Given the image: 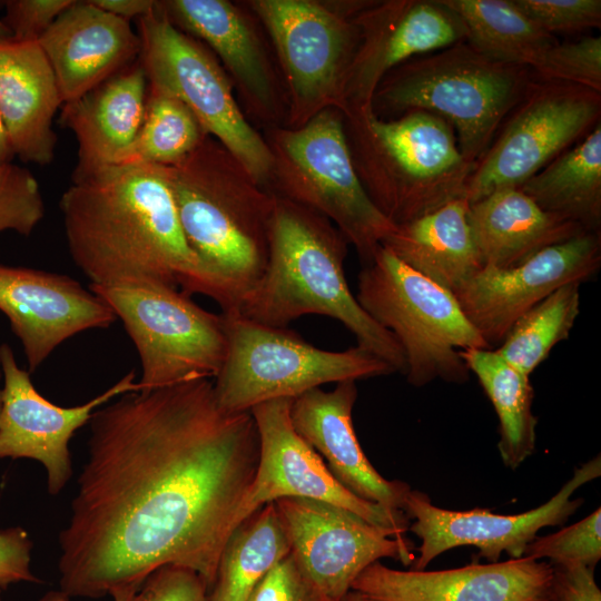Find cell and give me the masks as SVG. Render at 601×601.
<instances>
[{
	"instance_id": "8d00e7d4",
	"label": "cell",
	"mask_w": 601,
	"mask_h": 601,
	"mask_svg": "<svg viewBox=\"0 0 601 601\" xmlns=\"http://www.w3.org/2000/svg\"><path fill=\"white\" fill-rule=\"evenodd\" d=\"M45 216L40 186L27 168L0 165V233L30 236Z\"/></svg>"
},
{
	"instance_id": "5bb4252c",
	"label": "cell",
	"mask_w": 601,
	"mask_h": 601,
	"mask_svg": "<svg viewBox=\"0 0 601 601\" xmlns=\"http://www.w3.org/2000/svg\"><path fill=\"white\" fill-rule=\"evenodd\" d=\"M601 474L600 455L575 469L573 476L546 503L520 514H495L487 509L451 511L435 506L424 492L411 490L403 508L412 523L408 530L421 539L412 570H425L436 556L453 548L473 545L489 563L502 552L523 556L526 545L546 526L562 525L581 506L571 499L581 485Z\"/></svg>"
},
{
	"instance_id": "f546056e",
	"label": "cell",
	"mask_w": 601,
	"mask_h": 601,
	"mask_svg": "<svg viewBox=\"0 0 601 601\" xmlns=\"http://www.w3.org/2000/svg\"><path fill=\"white\" fill-rule=\"evenodd\" d=\"M460 355L491 401L497 418V449L503 463L515 470L535 449L538 420L532 412L534 391L529 376L494 349L467 348Z\"/></svg>"
},
{
	"instance_id": "3957f363",
	"label": "cell",
	"mask_w": 601,
	"mask_h": 601,
	"mask_svg": "<svg viewBox=\"0 0 601 601\" xmlns=\"http://www.w3.org/2000/svg\"><path fill=\"white\" fill-rule=\"evenodd\" d=\"M346 244L323 215L275 197L267 266L237 312L272 327H287L307 314L332 317L355 336L357 346L404 374L398 342L368 316L348 287Z\"/></svg>"
},
{
	"instance_id": "ee69618b",
	"label": "cell",
	"mask_w": 601,
	"mask_h": 601,
	"mask_svg": "<svg viewBox=\"0 0 601 601\" xmlns=\"http://www.w3.org/2000/svg\"><path fill=\"white\" fill-rule=\"evenodd\" d=\"M90 2L127 21L146 16L157 6V1L152 0H90Z\"/></svg>"
},
{
	"instance_id": "cb8c5ba5",
	"label": "cell",
	"mask_w": 601,
	"mask_h": 601,
	"mask_svg": "<svg viewBox=\"0 0 601 601\" xmlns=\"http://www.w3.org/2000/svg\"><path fill=\"white\" fill-rule=\"evenodd\" d=\"M60 106L53 70L38 41L1 38L0 114L14 156L41 166L52 161V120Z\"/></svg>"
},
{
	"instance_id": "4fadbf2b",
	"label": "cell",
	"mask_w": 601,
	"mask_h": 601,
	"mask_svg": "<svg viewBox=\"0 0 601 601\" xmlns=\"http://www.w3.org/2000/svg\"><path fill=\"white\" fill-rule=\"evenodd\" d=\"M290 402L273 400L250 410L258 432L259 456L236 528L264 504L283 497H302L348 510L403 539L410 525L404 511H391L365 501L339 483L319 454L295 431Z\"/></svg>"
},
{
	"instance_id": "8fae6325",
	"label": "cell",
	"mask_w": 601,
	"mask_h": 601,
	"mask_svg": "<svg viewBox=\"0 0 601 601\" xmlns=\"http://www.w3.org/2000/svg\"><path fill=\"white\" fill-rule=\"evenodd\" d=\"M601 93L584 87L532 81L470 178L466 199L475 203L530 177L585 137L599 122Z\"/></svg>"
},
{
	"instance_id": "ba28073f",
	"label": "cell",
	"mask_w": 601,
	"mask_h": 601,
	"mask_svg": "<svg viewBox=\"0 0 601 601\" xmlns=\"http://www.w3.org/2000/svg\"><path fill=\"white\" fill-rule=\"evenodd\" d=\"M221 315L227 349L213 385L216 401L226 412H250L258 404L293 400L327 383L394 373L359 346L342 352L322 349L287 327L267 326L238 312Z\"/></svg>"
},
{
	"instance_id": "1f68e13d",
	"label": "cell",
	"mask_w": 601,
	"mask_h": 601,
	"mask_svg": "<svg viewBox=\"0 0 601 601\" xmlns=\"http://www.w3.org/2000/svg\"><path fill=\"white\" fill-rule=\"evenodd\" d=\"M462 20L465 41L485 57L532 69L558 40L512 0H443Z\"/></svg>"
},
{
	"instance_id": "ffe728a7",
	"label": "cell",
	"mask_w": 601,
	"mask_h": 601,
	"mask_svg": "<svg viewBox=\"0 0 601 601\" xmlns=\"http://www.w3.org/2000/svg\"><path fill=\"white\" fill-rule=\"evenodd\" d=\"M552 565L529 558L446 570L368 565L351 590L376 601H549Z\"/></svg>"
},
{
	"instance_id": "b9f144b4",
	"label": "cell",
	"mask_w": 601,
	"mask_h": 601,
	"mask_svg": "<svg viewBox=\"0 0 601 601\" xmlns=\"http://www.w3.org/2000/svg\"><path fill=\"white\" fill-rule=\"evenodd\" d=\"M32 542L20 526L0 531V589L18 582H41L30 570Z\"/></svg>"
},
{
	"instance_id": "9a60e30c",
	"label": "cell",
	"mask_w": 601,
	"mask_h": 601,
	"mask_svg": "<svg viewBox=\"0 0 601 601\" xmlns=\"http://www.w3.org/2000/svg\"><path fill=\"white\" fill-rule=\"evenodd\" d=\"M274 503L290 552L329 601H343L354 580L380 559L392 558L404 565L415 560L408 540L398 539L348 510L302 497H283Z\"/></svg>"
},
{
	"instance_id": "603a6c76",
	"label": "cell",
	"mask_w": 601,
	"mask_h": 601,
	"mask_svg": "<svg viewBox=\"0 0 601 601\" xmlns=\"http://www.w3.org/2000/svg\"><path fill=\"white\" fill-rule=\"evenodd\" d=\"M359 24L365 41L347 77L357 110L372 107L374 90L385 72L466 37L462 20L443 0L390 2L364 14Z\"/></svg>"
},
{
	"instance_id": "4dcf8cb0",
	"label": "cell",
	"mask_w": 601,
	"mask_h": 601,
	"mask_svg": "<svg viewBox=\"0 0 601 601\" xmlns=\"http://www.w3.org/2000/svg\"><path fill=\"white\" fill-rule=\"evenodd\" d=\"M290 551L276 504H264L228 538L208 601H247L260 579Z\"/></svg>"
},
{
	"instance_id": "74e56055",
	"label": "cell",
	"mask_w": 601,
	"mask_h": 601,
	"mask_svg": "<svg viewBox=\"0 0 601 601\" xmlns=\"http://www.w3.org/2000/svg\"><path fill=\"white\" fill-rule=\"evenodd\" d=\"M546 32L573 33L601 26L600 0H512Z\"/></svg>"
},
{
	"instance_id": "c3c4849f",
	"label": "cell",
	"mask_w": 601,
	"mask_h": 601,
	"mask_svg": "<svg viewBox=\"0 0 601 601\" xmlns=\"http://www.w3.org/2000/svg\"><path fill=\"white\" fill-rule=\"evenodd\" d=\"M10 33L6 26L3 24L2 20L0 19V39L1 38H9Z\"/></svg>"
},
{
	"instance_id": "681fc988",
	"label": "cell",
	"mask_w": 601,
	"mask_h": 601,
	"mask_svg": "<svg viewBox=\"0 0 601 601\" xmlns=\"http://www.w3.org/2000/svg\"><path fill=\"white\" fill-rule=\"evenodd\" d=\"M2 380V371H1V365H0V382ZM1 407H2V387L0 386V413H1Z\"/></svg>"
},
{
	"instance_id": "60d3db41",
	"label": "cell",
	"mask_w": 601,
	"mask_h": 601,
	"mask_svg": "<svg viewBox=\"0 0 601 601\" xmlns=\"http://www.w3.org/2000/svg\"><path fill=\"white\" fill-rule=\"evenodd\" d=\"M75 0H7L2 20L10 38L38 41Z\"/></svg>"
},
{
	"instance_id": "836d02e7",
	"label": "cell",
	"mask_w": 601,
	"mask_h": 601,
	"mask_svg": "<svg viewBox=\"0 0 601 601\" xmlns=\"http://www.w3.org/2000/svg\"><path fill=\"white\" fill-rule=\"evenodd\" d=\"M580 285H563L529 309L494 351L530 376L559 342L569 338L580 314Z\"/></svg>"
},
{
	"instance_id": "5b68a950",
	"label": "cell",
	"mask_w": 601,
	"mask_h": 601,
	"mask_svg": "<svg viewBox=\"0 0 601 601\" xmlns=\"http://www.w3.org/2000/svg\"><path fill=\"white\" fill-rule=\"evenodd\" d=\"M532 81L529 67L495 61L462 40L406 63L377 98L394 110L445 119L457 132L463 157L476 164Z\"/></svg>"
},
{
	"instance_id": "484cf974",
	"label": "cell",
	"mask_w": 601,
	"mask_h": 601,
	"mask_svg": "<svg viewBox=\"0 0 601 601\" xmlns=\"http://www.w3.org/2000/svg\"><path fill=\"white\" fill-rule=\"evenodd\" d=\"M467 219L483 267L508 268L585 229L543 210L520 188H503L469 205ZM589 231V230H588Z\"/></svg>"
},
{
	"instance_id": "7c38bea8",
	"label": "cell",
	"mask_w": 601,
	"mask_h": 601,
	"mask_svg": "<svg viewBox=\"0 0 601 601\" xmlns=\"http://www.w3.org/2000/svg\"><path fill=\"white\" fill-rule=\"evenodd\" d=\"M280 148L292 171V201L333 219L367 265L396 225L367 194L336 112L322 110L302 128L286 131Z\"/></svg>"
},
{
	"instance_id": "bcb514c9",
	"label": "cell",
	"mask_w": 601,
	"mask_h": 601,
	"mask_svg": "<svg viewBox=\"0 0 601 601\" xmlns=\"http://www.w3.org/2000/svg\"><path fill=\"white\" fill-rule=\"evenodd\" d=\"M7 129L0 114V165L9 164L14 158Z\"/></svg>"
},
{
	"instance_id": "d6986e66",
	"label": "cell",
	"mask_w": 601,
	"mask_h": 601,
	"mask_svg": "<svg viewBox=\"0 0 601 601\" xmlns=\"http://www.w3.org/2000/svg\"><path fill=\"white\" fill-rule=\"evenodd\" d=\"M297 104L314 107L347 80L354 29L338 14L304 0H257Z\"/></svg>"
},
{
	"instance_id": "f1b7e54d",
	"label": "cell",
	"mask_w": 601,
	"mask_h": 601,
	"mask_svg": "<svg viewBox=\"0 0 601 601\" xmlns=\"http://www.w3.org/2000/svg\"><path fill=\"white\" fill-rule=\"evenodd\" d=\"M543 210L585 230L601 223V124L519 187Z\"/></svg>"
},
{
	"instance_id": "e575fe53",
	"label": "cell",
	"mask_w": 601,
	"mask_h": 601,
	"mask_svg": "<svg viewBox=\"0 0 601 601\" xmlns=\"http://www.w3.org/2000/svg\"><path fill=\"white\" fill-rule=\"evenodd\" d=\"M523 558L549 559L551 565L583 564L595 568L601 559V509L561 531L535 536Z\"/></svg>"
},
{
	"instance_id": "7bdbcfd3",
	"label": "cell",
	"mask_w": 601,
	"mask_h": 601,
	"mask_svg": "<svg viewBox=\"0 0 601 601\" xmlns=\"http://www.w3.org/2000/svg\"><path fill=\"white\" fill-rule=\"evenodd\" d=\"M549 601H601L594 568L583 564L552 565Z\"/></svg>"
},
{
	"instance_id": "ac0fdd59",
	"label": "cell",
	"mask_w": 601,
	"mask_h": 601,
	"mask_svg": "<svg viewBox=\"0 0 601 601\" xmlns=\"http://www.w3.org/2000/svg\"><path fill=\"white\" fill-rule=\"evenodd\" d=\"M0 311L21 343L30 373L65 341L117 321L100 297L72 277L1 263Z\"/></svg>"
},
{
	"instance_id": "83f0119b",
	"label": "cell",
	"mask_w": 601,
	"mask_h": 601,
	"mask_svg": "<svg viewBox=\"0 0 601 601\" xmlns=\"http://www.w3.org/2000/svg\"><path fill=\"white\" fill-rule=\"evenodd\" d=\"M159 3L175 27L204 40L258 100L265 104L270 98V75L259 41L231 3L224 0Z\"/></svg>"
},
{
	"instance_id": "e0dca14e",
	"label": "cell",
	"mask_w": 601,
	"mask_h": 601,
	"mask_svg": "<svg viewBox=\"0 0 601 601\" xmlns=\"http://www.w3.org/2000/svg\"><path fill=\"white\" fill-rule=\"evenodd\" d=\"M2 407L0 413V459H31L47 473L51 495L69 482L72 467L69 442L75 432L89 423L92 413L111 400L139 391L136 373L130 371L104 393L71 407L56 405L35 387L30 372L22 370L11 347L0 345Z\"/></svg>"
},
{
	"instance_id": "7dc6e473",
	"label": "cell",
	"mask_w": 601,
	"mask_h": 601,
	"mask_svg": "<svg viewBox=\"0 0 601 601\" xmlns=\"http://www.w3.org/2000/svg\"><path fill=\"white\" fill-rule=\"evenodd\" d=\"M343 601H376L361 592L351 590L347 592V594L344 597Z\"/></svg>"
},
{
	"instance_id": "7a4b0ae2",
	"label": "cell",
	"mask_w": 601,
	"mask_h": 601,
	"mask_svg": "<svg viewBox=\"0 0 601 601\" xmlns=\"http://www.w3.org/2000/svg\"><path fill=\"white\" fill-rule=\"evenodd\" d=\"M60 209L69 254L90 285H165L221 308L219 286L185 238L162 166L108 165L72 175Z\"/></svg>"
},
{
	"instance_id": "d6a6232c",
	"label": "cell",
	"mask_w": 601,
	"mask_h": 601,
	"mask_svg": "<svg viewBox=\"0 0 601 601\" xmlns=\"http://www.w3.org/2000/svg\"><path fill=\"white\" fill-rule=\"evenodd\" d=\"M206 136L184 102L149 87L140 129L112 165L171 167L185 160Z\"/></svg>"
},
{
	"instance_id": "d4e9b609",
	"label": "cell",
	"mask_w": 601,
	"mask_h": 601,
	"mask_svg": "<svg viewBox=\"0 0 601 601\" xmlns=\"http://www.w3.org/2000/svg\"><path fill=\"white\" fill-rule=\"evenodd\" d=\"M147 83L138 59L80 98L62 105L60 121L78 142L73 175L112 165L132 142L145 116Z\"/></svg>"
},
{
	"instance_id": "d590c367",
	"label": "cell",
	"mask_w": 601,
	"mask_h": 601,
	"mask_svg": "<svg viewBox=\"0 0 601 601\" xmlns=\"http://www.w3.org/2000/svg\"><path fill=\"white\" fill-rule=\"evenodd\" d=\"M531 70L541 81L571 83L601 93V38L556 42Z\"/></svg>"
},
{
	"instance_id": "44dd1931",
	"label": "cell",
	"mask_w": 601,
	"mask_h": 601,
	"mask_svg": "<svg viewBox=\"0 0 601 601\" xmlns=\"http://www.w3.org/2000/svg\"><path fill=\"white\" fill-rule=\"evenodd\" d=\"M356 398V381L336 383L332 391H307L290 402L293 426L348 491L387 510L403 511L411 487L384 479L366 457L352 421Z\"/></svg>"
},
{
	"instance_id": "9c48e42d",
	"label": "cell",
	"mask_w": 601,
	"mask_h": 601,
	"mask_svg": "<svg viewBox=\"0 0 601 601\" xmlns=\"http://www.w3.org/2000/svg\"><path fill=\"white\" fill-rule=\"evenodd\" d=\"M89 289L114 311L136 347L139 391L217 376L227 349L221 314L165 285H89Z\"/></svg>"
},
{
	"instance_id": "30bf717a",
	"label": "cell",
	"mask_w": 601,
	"mask_h": 601,
	"mask_svg": "<svg viewBox=\"0 0 601 601\" xmlns=\"http://www.w3.org/2000/svg\"><path fill=\"white\" fill-rule=\"evenodd\" d=\"M138 35L139 61L149 87L184 102L204 132L220 142L250 180L264 183L274 165L273 155L242 115L214 57L175 27L159 2L139 18Z\"/></svg>"
},
{
	"instance_id": "277c9868",
	"label": "cell",
	"mask_w": 601,
	"mask_h": 601,
	"mask_svg": "<svg viewBox=\"0 0 601 601\" xmlns=\"http://www.w3.org/2000/svg\"><path fill=\"white\" fill-rule=\"evenodd\" d=\"M228 156L206 136L185 160L164 167L185 238L223 293V313L237 312L265 273L275 204L249 177L234 175Z\"/></svg>"
},
{
	"instance_id": "7402d4cb",
	"label": "cell",
	"mask_w": 601,
	"mask_h": 601,
	"mask_svg": "<svg viewBox=\"0 0 601 601\" xmlns=\"http://www.w3.org/2000/svg\"><path fill=\"white\" fill-rule=\"evenodd\" d=\"M62 105L71 102L139 59L141 41L129 21L88 1L67 8L39 38Z\"/></svg>"
},
{
	"instance_id": "4316f807",
	"label": "cell",
	"mask_w": 601,
	"mask_h": 601,
	"mask_svg": "<svg viewBox=\"0 0 601 601\" xmlns=\"http://www.w3.org/2000/svg\"><path fill=\"white\" fill-rule=\"evenodd\" d=\"M469 200L457 199L396 225L382 246L406 266L451 290L483 268L467 219Z\"/></svg>"
},
{
	"instance_id": "52a82bcc",
	"label": "cell",
	"mask_w": 601,
	"mask_h": 601,
	"mask_svg": "<svg viewBox=\"0 0 601 601\" xmlns=\"http://www.w3.org/2000/svg\"><path fill=\"white\" fill-rule=\"evenodd\" d=\"M355 297L398 342L404 375L414 386L434 380L464 383L470 371L460 351L489 349L451 290L416 273L384 246L361 270Z\"/></svg>"
},
{
	"instance_id": "f35d334b",
	"label": "cell",
	"mask_w": 601,
	"mask_h": 601,
	"mask_svg": "<svg viewBox=\"0 0 601 601\" xmlns=\"http://www.w3.org/2000/svg\"><path fill=\"white\" fill-rule=\"evenodd\" d=\"M247 601H329L290 552L255 585Z\"/></svg>"
},
{
	"instance_id": "ab89813d",
	"label": "cell",
	"mask_w": 601,
	"mask_h": 601,
	"mask_svg": "<svg viewBox=\"0 0 601 601\" xmlns=\"http://www.w3.org/2000/svg\"><path fill=\"white\" fill-rule=\"evenodd\" d=\"M209 588L195 571L164 565L150 573L135 601H208Z\"/></svg>"
},
{
	"instance_id": "2e32d148",
	"label": "cell",
	"mask_w": 601,
	"mask_h": 601,
	"mask_svg": "<svg viewBox=\"0 0 601 601\" xmlns=\"http://www.w3.org/2000/svg\"><path fill=\"white\" fill-rule=\"evenodd\" d=\"M600 266V233L584 230L520 265L485 266L453 294L487 348L495 349L529 309L563 285L588 282Z\"/></svg>"
},
{
	"instance_id": "f6af8a7d",
	"label": "cell",
	"mask_w": 601,
	"mask_h": 601,
	"mask_svg": "<svg viewBox=\"0 0 601 601\" xmlns=\"http://www.w3.org/2000/svg\"><path fill=\"white\" fill-rule=\"evenodd\" d=\"M141 587V585H140ZM140 587H126L117 589L110 593L112 601H135V597ZM69 597L61 590L47 592L39 601H68ZM0 601L1 597H0Z\"/></svg>"
},
{
	"instance_id": "8992f818",
	"label": "cell",
	"mask_w": 601,
	"mask_h": 601,
	"mask_svg": "<svg viewBox=\"0 0 601 601\" xmlns=\"http://www.w3.org/2000/svg\"><path fill=\"white\" fill-rule=\"evenodd\" d=\"M356 114L366 191L395 225L466 198L476 164L463 157L445 119L412 110L387 121L372 107Z\"/></svg>"
},
{
	"instance_id": "6da1fadb",
	"label": "cell",
	"mask_w": 601,
	"mask_h": 601,
	"mask_svg": "<svg viewBox=\"0 0 601 601\" xmlns=\"http://www.w3.org/2000/svg\"><path fill=\"white\" fill-rule=\"evenodd\" d=\"M89 425L59 590L98 599L176 565L210 591L258 464L252 413L224 411L213 381L195 380L122 394Z\"/></svg>"
}]
</instances>
